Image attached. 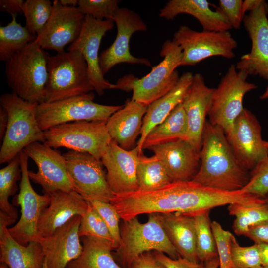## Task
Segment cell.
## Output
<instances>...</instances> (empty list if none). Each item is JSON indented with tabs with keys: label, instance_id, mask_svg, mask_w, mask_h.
<instances>
[{
	"label": "cell",
	"instance_id": "8",
	"mask_svg": "<svg viewBox=\"0 0 268 268\" xmlns=\"http://www.w3.org/2000/svg\"><path fill=\"white\" fill-rule=\"evenodd\" d=\"M92 92L50 103L37 104L36 117L45 131L55 126L79 121H107L124 105H105L93 101Z\"/></svg>",
	"mask_w": 268,
	"mask_h": 268
},
{
	"label": "cell",
	"instance_id": "11",
	"mask_svg": "<svg viewBox=\"0 0 268 268\" xmlns=\"http://www.w3.org/2000/svg\"><path fill=\"white\" fill-rule=\"evenodd\" d=\"M63 155L73 190L86 200L110 202L115 194L108 183L101 161L88 153L73 150Z\"/></svg>",
	"mask_w": 268,
	"mask_h": 268
},
{
	"label": "cell",
	"instance_id": "36",
	"mask_svg": "<svg viewBox=\"0 0 268 268\" xmlns=\"http://www.w3.org/2000/svg\"><path fill=\"white\" fill-rule=\"evenodd\" d=\"M53 3L49 0H27L23 7L25 27L36 36L43 30L52 11Z\"/></svg>",
	"mask_w": 268,
	"mask_h": 268
},
{
	"label": "cell",
	"instance_id": "49",
	"mask_svg": "<svg viewBox=\"0 0 268 268\" xmlns=\"http://www.w3.org/2000/svg\"><path fill=\"white\" fill-rule=\"evenodd\" d=\"M263 0H245L243 1L242 6V13L245 16L247 11H252L255 9L261 3Z\"/></svg>",
	"mask_w": 268,
	"mask_h": 268
},
{
	"label": "cell",
	"instance_id": "33",
	"mask_svg": "<svg viewBox=\"0 0 268 268\" xmlns=\"http://www.w3.org/2000/svg\"><path fill=\"white\" fill-rule=\"evenodd\" d=\"M230 215L234 216L233 229L237 235H245L249 229L268 220V205L266 203L244 204L233 203L228 206Z\"/></svg>",
	"mask_w": 268,
	"mask_h": 268
},
{
	"label": "cell",
	"instance_id": "24",
	"mask_svg": "<svg viewBox=\"0 0 268 268\" xmlns=\"http://www.w3.org/2000/svg\"><path fill=\"white\" fill-rule=\"evenodd\" d=\"M0 211V262L8 268H43L45 257L37 241L23 245L16 241L8 226L15 222Z\"/></svg>",
	"mask_w": 268,
	"mask_h": 268
},
{
	"label": "cell",
	"instance_id": "50",
	"mask_svg": "<svg viewBox=\"0 0 268 268\" xmlns=\"http://www.w3.org/2000/svg\"><path fill=\"white\" fill-rule=\"evenodd\" d=\"M260 250L261 266L268 267V243L258 244Z\"/></svg>",
	"mask_w": 268,
	"mask_h": 268
},
{
	"label": "cell",
	"instance_id": "10",
	"mask_svg": "<svg viewBox=\"0 0 268 268\" xmlns=\"http://www.w3.org/2000/svg\"><path fill=\"white\" fill-rule=\"evenodd\" d=\"M172 40L182 51L180 66H195L215 56L232 59L235 57L233 50L237 47L229 31L198 32L186 25L179 27Z\"/></svg>",
	"mask_w": 268,
	"mask_h": 268
},
{
	"label": "cell",
	"instance_id": "37",
	"mask_svg": "<svg viewBox=\"0 0 268 268\" xmlns=\"http://www.w3.org/2000/svg\"><path fill=\"white\" fill-rule=\"evenodd\" d=\"M85 213L81 216L79 228L80 237H91L105 241L114 249L117 246L103 220L88 202Z\"/></svg>",
	"mask_w": 268,
	"mask_h": 268
},
{
	"label": "cell",
	"instance_id": "18",
	"mask_svg": "<svg viewBox=\"0 0 268 268\" xmlns=\"http://www.w3.org/2000/svg\"><path fill=\"white\" fill-rule=\"evenodd\" d=\"M84 17L78 7L64 6L55 0L51 16L35 41L44 50L63 52L78 37Z\"/></svg>",
	"mask_w": 268,
	"mask_h": 268
},
{
	"label": "cell",
	"instance_id": "12",
	"mask_svg": "<svg viewBox=\"0 0 268 268\" xmlns=\"http://www.w3.org/2000/svg\"><path fill=\"white\" fill-rule=\"evenodd\" d=\"M21 170L20 191L17 203L21 207V216L14 226L8 228L13 238L20 244L27 245L38 239L37 226L43 210L50 203L49 194L40 195L30 182L28 169V156L22 150L19 153Z\"/></svg>",
	"mask_w": 268,
	"mask_h": 268
},
{
	"label": "cell",
	"instance_id": "15",
	"mask_svg": "<svg viewBox=\"0 0 268 268\" xmlns=\"http://www.w3.org/2000/svg\"><path fill=\"white\" fill-rule=\"evenodd\" d=\"M226 136L238 161L247 171H251L268 156L261 125L256 117L246 108H244Z\"/></svg>",
	"mask_w": 268,
	"mask_h": 268
},
{
	"label": "cell",
	"instance_id": "17",
	"mask_svg": "<svg viewBox=\"0 0 268 268\" xmlns=\"http://www.w3.org/2000/svg\"><path fill=\"white\" fill-rule=\"evenodd\" d=\"M112 20H98L85 15L82 27L77 39L68 48V51H79L83 55L88 67V76L95 91L102 95L106 89H115V84L106 80L99 63L98 51L101 40L114 26Z\"/></svg>",
	"mask_w": 268,
	"mask_h": 268
},
{
	"label": "cell",
	"instance_id": "19",
	"mask_svg": "<svg viewBox=\"0 0 268 268\" xmlns=\"http://www.w3.org/2000/svg\"><path fill=\"white\" fill-rule=\"evenodd\" d=\"M139 152L137 146L126 150L112 140L101 161L106 167L108 183L115 195L139 190L137 166Z\"/></svg>",
	"mask_w": 268,
	"mask_h": 268
},
{
	"label": "cell",
	"instance_id": "41",
	"mask_svg": "<svg viewBox=\"0 0 268 268\" xmlns=\"http://www.w3.org/2000/svg\"><path fill=\"white\" fill-rule=\"evenodd\" d=\"M211 226L216 243L219 268H233L231 242L234 235L224 229L216 221L211 222Z\"/></svg>",
	"mask_w": 268,
	"mask_h": 268
},
{
	"label": "cell",
	"instance_id": "7",
	"mask_svg": "<svg viewBox=\"0 0 268 268\" xmlns=\"http://www.w3.org/2000/svg\"><path fill=\"white\" fill-rule=\"evenodd\" d=\"M107 121H79L58 125L45 131L44 142L55 149L88 153L101 160L112 140Z\"/></svg>",
	"mask_w": 268,
	"mask_h": 268
},
{
	"label": "cell",
	"instance_id": "6",
	"mask_svg": "<svg viewBox=\"0 0 268 268\" xmlns=\"http://www.w3.org/2000/svg\"><path fill=\"white\" fill-rule=\"evenodd\" d=\"M121 237L117 253L130 267L140 255L151 250L166 254L173 259L180 256L165 231L159 214H149L144 223L137 217L124 221Z\"/></svg>",
	"mask_w": 268,
	"mask_h": 268
},
{
	"label": "cell",
	"instance_id": "58",
	"mask_svg": "<svg viewBox=\"0 0 268 268\" xmlns=\"http://www.w3.org/2000/svg\"><path fill=\"white\" fill-rule=\"evenodd\" d=\"M266 145L268 149V141H266Z\"/></svg>",
	"mask_w": 268,
	"mask_h": 268
},
{
	"label": "cell",
	"instance_id": "27",
	"mask_svg": "<svg viewBox=\"0 0 268 268\" xmlns=\"http://www.w3.org/2000/svg\"><path fill=\"white\" fill-rule=\"evenodd\" d=\"M180 14H187L196 18L208 31H227L232 27L224 15L217 9L210 8L206 0H170L160 10L159 16L173 20Z\"/></svg>",
	"mask_w": 268,
	"mask_h": 268
},
{
	"label": "cell",
	"instance_id": "14",
	"mask_svg": "<svg viewBox=\"0 0 268 268\" xmlns=\"http://www.w3.org/2000/svg\"><path fill=\"white\" fill-rule=\"evenodd\" d=\"M117 26L116 38L99 57L100 69L104 76L116 65L120 63L142 64L151 67L147 59L137 58L130 52V41L132 35L138 31L147 30V27L141 17L127 8H120L113 18Z\"/></svg>",
	"mask_w": 268,
	"mask_h": 268
},
{
	"label": "cell",
	"instance_id": "51",
	"mask_svg": "<svg viewBox=\"0 0 268 268\" xmlns=\"http://www.w3.org/2000/svg\"><path fill=\"white\" fill-rule=\"evenodd\" d=\"M60 3L64 6L78 7V0H59Z\"/></svg>",
	"mask_w": 268,
	"mask_h": 268
},
{
	"label": "cell",
	"instance_id": "43",
	"mask_svg": "<svg viewBox=\"0 0 268 268\" xmlns=\"http://www.w3.org/2000/svg\"><path fill=\"white\" fill-rule=\"evenodd\" d=\"M241 0H220L217 9L226 18L232 28H240L244 18Z\"/></svg>",
	"mask_w": 268,
	"mask_h": 268
},
{
	"label": "cell",
	"instance_id": "29",
	"mask_svg": "<svg viewBox=\"0 0 268 268\" xmlns=\"http://www.w3.org/2000/svg\"><path fill=\"white\" fill-rule=\"evenodd\" d=\"M179 139L188 140L187 121L182 103L148 134L143 149Z\"/></svg>",
	"mask_w": 268,
	"mask_h": 268
},
{
	"label": "cell",
	"instance_id": "35",
	"mask_svg": "<svg viewBox=\"0 0 268 268\" xmlns=\"http://www.w3.org/2000/svg\"><path fill=\"white\" fill-rule=\"evenodd\" d=\"M196 231L197 256L205 263L218 257L216 243L211 229L209 211L193 216Z\"/></svg>",
	"mask_w": 268,
	"mask_h": 268
},
{
	"label": "cell",
	"instance_id": "42",
	"mask_svg": "<svg viewBox=\"0 0 268 268\" xmlns=\"http://www.w3.org/2000/svg\"><path fill=\"white\" fill-rule=\"evenodd\" d=\"M242 189L262 198L268 194V156L262 159L251 170L249 180Z\"/></svg>",
	"mask_w": 268,
	"mask_h": 268
},
{
	"label": "cell",
	"instance_id": "53",
	"mask_svg": "<svg viewBox=\"0 0 268 268\" xmlns=\"http://www.w3.org/2000/svg\"><path fill=\"white\" fill-rule=\"evenodd\" d=\"M261 99H266L268 98V85L265 91L263 94L260 96Z\"/></svg>",
	"mask_w": 268,
	"mask_h": 268
},
{
	"label": "cell",
	"instance_id": "47",
	"mask_svg": "<svg viewBox=\"0 0 268 268\" xmlns=\"http://www.w3.org/2000/svg\"><path fill=\"white\" fill-rule=\"evenodd\" d=\"M25 1L23 0H0V10L10 14L12 16L23 13Z\"/></svg>",
	"mask_w": 268,
	"mask_h": 268
},
{
	"label": "cell",
	"instance_id": "16",
	"mask_svg": "<svg viewBox=\"0 0 268 268\" xmlns=\"http://www.w3.org/2000/svg\"><path fill=\"white\" fill-rule=\"evenodd\" d=\"M268 5L265 0L245 15L244 25L252 42L251 51L237 63L238 70L268 80Z\"/></svg>",
	"mask_w": 268,
	"mask_h": 268
},
{
	"label": "cell",
	"instance_id": "32",
	"mask_svg": "<svg viewBox=\"0 0 268 268\" xmlns=\"http://www.w3.org/2000/svg\"><path fill=\"white\" fill-rule=\"evenodd\" d=\"M5 26L0 27V60L5 62L14 53L35 40L37 36L32 34L25 26L18 23L16 16Z\"/></svg>",
	"mask_w": 268,
	"mask_h": 268
},
{
	"label": "cell",
	"instance_id": "45",
	"mask_svg": "<svg viewBox=\"0 0 268 268\" xmlns=\"http://www.w3.org/2000/svg\"><path fill=\"white\" fill-rule=\"evenodd\" d=\"M245 236L255 243H268V220L250 228Z\"/></svg>",
	"mask_w": 268,
	"mask_h": 268
},
{
	"label": "cell",
	"instance_id": "9",
	"mask_svg": "<svg viewBox=\"0 0 268 268\" xmlns=\"http://www.w3.org/2000/svg\"><path fill=\"white\" fill-rule=\"evenodd\" d=\"M248 76L245 72L238 70L232 64L214 89L208 114L209 121L221 128L225 134L231 131L235 121L244 108L243 101L245 95L257 87L247 81Z\"/></svg>",
	"mask_w": 268,
	"mask_h": 268
},
{
	"label": "cell",
	"instance_id": "57",
	"mask_svg": "<svg viewBox=\"0 0 268 268\" xmlns=\"http://www.w3.org/2000/svg\"><path fill=\"white\" fill-rule=\"evenodd\" d=\"M43 268H47V265H46V263L45 261H44V266H43Z\"/></svg>",
	"mask_w": 268,
	"mask_h": 268
},
{
	"label": "cell",
	"instance_id": "52",
	"mask_svg": "<svg viewBox=\"0 0 268 268\" xmlns=\"http://www.w3.org/2000/svg\"><path fill=\"white\" fill-rule=\"evenodd\" d=\"M206 268H218L219 267L218 257L208 261L205 263Z\"/></svg>",
	"mask_w": 268,
	"mask_h": 268
},
{
	"label": "cell",
	"instance_id": "3",
	"mask_svg": "<svg viewBox=\"0 0 268 268\" xmlns=\"http://www.w3.org/2000/svg\"><path fill=\"white\" fill-rule=\"evenodd\" d=\"M160 55L163 57L162 61L152 67L148 74L141 78L131 75L123 77L115 84V89L132 91L131 100L147 106L168 93L179 80L176 68L180 66L183 53L174 41L167 40Z\"/></svg>",
	"mask_w": 268,
	"mask_h": 268
},
{
	"label": "cell",
	"instance_id": "5",
	"mask_svg": "<svg viewBox=\"0 0 268 268\" xmlns=\"http://www.w3.org/2000/svg\"><path fill=\"white\" fill-rule=\"evenodd\" d=\"M48 78L43 103L82 95L94 91L87 63L79 51H68L49 56Z\"/></svg>",
	"mask_w": 268,
	"mask_h": 268
},
{
	"label": "cell",
	"instance_id": "28",
	"mask_svg": "<svg viewBox=\"0 0 268 268\" xmlns=\"http://www.w3.org/2000/svg\"><path fill=\"white\" fill-rule=\"evenodd\" d=\"M159 215L165 231L179 255L191 261L200 262L193 217L175 213Z\"/></svg>",
	"mask_w": 268,
	"mask_h": 268
},
{
	"label": "cell",
	"instance_id": "20",
	"mask_svg": "<svg viewBox=\"0 0 268 268\" xmlns=\"http://www.w3.org/2000/svg\"><path fill=\"white\" fill-rule=\"evenodd\" d=\"M80 216H75L51 235L38 238L47 268H66L81 255L83 245L79 235Z\"/></svg>",
	"mask_w": 268,
	"mask_h": 268
},
{
	"label": "cell",
	"instance_id": "39",
	"mask_svg": "<svg viewBox=\"0 0 268 268\" xmlns=\"http://www.w3.org/2000/svg\"><path fill=\"white\" fill-rule=\"evenodd\" d=\"M117 0H79L78 7L85 15L96 19L113 20L120 8Z\"/></svg>",
	"mask_w": 268,
	"mask_h": 268
},
{
	"label": "cell",
	"instance_id": "13",
	"mask_svg": "<svg viewBox=\"0 0 268 268\" xmlns=\"http://www.w3.org/2000/svg\"><path fill=\"white\" fill-rule=\"evenodd\" d=\"M23 150L38 168L36 172L29 171V178L42 187L44 194L74 191L65 158L60 152L40 142L28 145Z\"/></svg>",
	"mask_w": 268,
	"mask_h": 268
},
{
	"label": "cell",
	"instance_id": "31",
	"mask_svg": "<svg viewBox=\"0 0 268 268\" xmlns=\"http://www.w3.org/2000/svg\"><path fill=\"white\" fill-rule=\"evenodd\" d=\"M137 179L138 190L143 191L156 190L173 182L158 158L146 156L143 151L138 157Z\"/></svg>",
	"mask_w": 268,
	"mask_h": 268
},
{
	"label": "cell",
	"instance_id": "4",
	"mask_svg": "<svg viewBox=\"0 0 268 268\" xmlns=\"http://www.w3.org/2000/svg\"><path fill=\"white\" fill-rule=\"evenodd\" d=\"M0 102L8 114L0 151V163L3 164L9 162L28 145L36 142L44 143V134L36 117L37 104L27 102L13 92L2 94Z\"/></svg>",
	"mask_w": 268,
	"mask_h": 268
},
{
	"label": "cell",
	"instance_id": "1",
	"mask_svg": "<svg viewBox=\"0 0 268 268\" xmlns=\"http://www.w3.org/2000/svg\"><path fill=\"white\" fill-rule=\"evenodd\" d=\"M200 165L193 181L227 191L242 189L250 175L234 155L223 130L206 120L200 151Z\"/></svg>",
	"mask_w": 268,
	"mask_h": 268
},
{
	"label": "cell",
	"instance_id": "44",
	"mask_svg": "<svg viewBox=\"0 0 268 268\" xmlns=\"http://www.w3.org/2000/svg\"><path fill=\"white\" fill-rule=\"evenodd\" d=\"M154 256L165 268H206L205 263L191 261L181 256L177 259H173L158 252Z\"/></svg>",
	"mask_w": 268,
	"mask_h": 268
},
{
	"label": "cell",
	"instance_id": "30",
	"mask_svg": "<svg viewBox=\"0 0 268 268\" xmlns=\"http://www.w3.org/2000/svg\"><path fill=\"white\" fill-rule=\"evenodd\" d=\"M83 250L80 256L66 268H124L114 260L109 243L91 237H81Z\"/></svg>",
	"mask_w": 268,
	"mask_h": 268
},
{
	"label": "cell",
	"instance_id": "46",
	"mask_svg": "<svg viewBox=\"0 0 268 268\" xmlns=\"http://www.w3.org/2000/svg\"><path fill=\"white\" fill-rule=\"evenodd\" d=\"M132 268H165L155 257L146 252L140 255L132 265Z\"/></svg>",
	"mask_w": 268,
	"mask_h": 268
},
{
	"label": "cell",
	"instance_id": "48",
	"mask_svg": "<svg viewBox=\"0 0 268 268\" xmlns=\"http://www.w3.org/2000/svg\"><path fill=\"white\" fill-rule=\"evenodd\" d=\"M8 123V114L6 111L0 107V139L2 140L7 128Z\"/></svg>",
	"mask_w": 268,
	"mask_h": 268
},
{
	"label": "cell",
	"instance_id": "25",
	"mask_svg": "<svg viewBox=\"0 0 268 268\" xmlns=\"http://www.w3.org/2000/svg\"><path fill=\"white\" fill-rule=\"evenodd\" d=\"M148 106L128 100L106 122V127L112 140L122 148L130 150L140 134L143 119Z\"/></svg>",
	"mask_w": 268,
	"mask_h": 268
},
{
	"label": "cell",
	"instance_id": "23",
	"mask_svg": "<svg viewBox=\"0 0 268 268\" xmlns=\"http://www.w3.org/2000/svg\"><path fill=\"white\" fill-rule=\"evenodd\" d=\"M49 195L50 203L38 221V238L50 236L75 216L81 217L88 206V201L75 191H57Z\"/></svg>",
	"mask_w": 268,
	"mask_h": 268
},
{
	"label": "cell",
	"instance_id": "54",
	"mask_svg": "<svg viewBox=\"0 0 268 268\" xmlns=\"http://www.w3.org/2000/svg\"><path fill=\"white\" fill-rule=\"evenodd\" d=\"M0 268H8V267L5 264L0 263Z\"/></svg>",
	"mask_w": 268,
	"mask_h": 268
},
{
	"label": "cell",
	"instance_id": "56",
	"mask_svg": "<svg viewBox=\"0 0 268 268\" xmlns=\"http://www.w3.org/2000/svg\"><path fill=\"white\" fill-rule=\"evenodd\" d=\"M266 203L268 205V197L265 198Z\"/></svg>",
	"mask_w": 268,
	"mask_h": 268
},
{
	"label": "cell",
	"instance_id": "21",
	"mask_svg": "<svg viewBox=\"0 0 268 268\" xmlns=\"http://www.w3.org/2000/svg\"><path fill=\"white\" fill-rule=\"evenodd\" d=\"M172 181L192 180L200 165V151L188 140L179 139L150 147Z\"/></svg>",
	"mask_w": 268,
	"mask_h": 268
},
{
	"label": "cell",
	"instance_id": "40",
	"mask_svg": "<svg viewBox=\"0 0 268 268\" xmlns=\"http://www.w3.org/2000/svg\"><path fill=\"white\" fill-rule=\"evenodd\" d=\"M87 201L106 224L118 249L121 242V237L119 228L121 218L117 210L110 202L97 200Z\"/></svg>",
	"mask_w": 268,
	"mask_h": 268
},
{
	"label": "cell",
	"instance_id": "38",
	"mask_svg": "<svg viewBox=\"0 0 268 268\" xmlns=\"http://www.w3.org/2000/svg\"><path fill=\"white\" fill-rule=\"evenodd\" d=\"M233 268H253L261 266L258 244L241 246L233 236L231 242Z\"/></svg>",
	"mask_w": 268,
	"mask_h": 268
},
{
	"label": "cell",
	"instance_id": "55",
	"mask_svg": "<svg viewBox=\"0 0 268 268\" xmlns=\"http://www.w3.org/2000/svg\"><path fill=\"white\" fill-rule=\"evenodd\" d=\"M253 268H268V267H263V266H260L258 267H255Z\"/></svg>",
	"mask_w": 268,
	"mask_h": 268
},
{
	"label": "cell",
	"instance_id": "34",
	"mask_svg": "<svg viewBox=\"0 0 268 268\" xmlns=\"http://www.w3.org/2000/svg\"><path fill=\"white\" fill-rule=\"evenodd\" d=\"M21 175L19 154L0 170V211L16 220V209L9 202L10 196L17 190L16 182Z\"/></svg>",
	"mask_w": 268,
	"mask_h": 268
},
{
	"label": "cell",
	"instance_id": "22",
	"mask_svg": "<svg viewBox=\"0 0 268 268\" xmlns=\"http://www.w3.org/2000/svg\"><path fill=\"white\" fill-rule=\"evenodd\" d=\"M214 89L206 85L201 73H196L182 102L187 121L188 140L199 151L201 147L206 117L211 107Z\"/></svg>",
	"mask_w": 268,
	"mask_h": 268
},
{
	"label": "cell",
	"instance_id": "2",
	"mask_svg": "<svg viewBox=\"0 0 268 268\" xmlns=\"http://www.w3.org/2000/svg\"><path fill=\"white\" fill-rule=\"evenodd\" d=\"M49 56L35 40L5 61L7 82L13 93L31 103H43Z\"/></svg>",
	"mask_w": 268,
	"mask_h": 268
},
{
	"label": "cell",
	"instance_id": "26",
	"mask_svg": "<svg viewBox=\"0 0 268 268\" xmlns=\"http://www.w3.org/2000/svg\"><path fill=\"white\" fill-rule=\"evenodd\" d=\"M193 77L192 72L184 73L170 91L148 106L136 145L140 153L142 152L144 142L151 131L161 123L173 109L183 102L191 86Z\"/></svg>",
	"mask_w": 268,
	"mask_h": 268
}]
</instances>
